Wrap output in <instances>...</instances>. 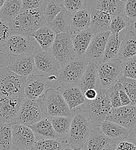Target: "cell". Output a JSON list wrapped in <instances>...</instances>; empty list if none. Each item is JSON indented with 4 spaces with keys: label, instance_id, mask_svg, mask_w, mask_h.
<instances>
[{
    "label": "cell",
    "instance_id": "6da1fadb",
    "mask_svg": "<svg viewBox=\"0 0 136 150\" xmlns=\"http://www.w3.org/2000/svg\"><path fill=\"white\" fill-rule=\"evenodd\" d=\"M71 111L72 120L67 144L75 149H82L92 130V124L87 114L81 108Z\"/></svg>",
    "mask_w": 136,
    "mask_h": 150
},
{
    "label": "cell",
    "instance_id": "7a4b0ae2",
    "mask_svg": "<svg viewBox=\"0 0 136 150\" xmlns=\"http://www.w3.org/2000/svg\"><path fill=\"white\" fill-rule=\"evenodd\" d=\"M41 9L23 10L9 24L11 34L32 37L41 27L47 25Z\"/></svg>",
    "mask_w": 136,
    "mask_h": 150
},
{
    "label": "cell",
    "instance_id": "3957f363",
    "mask_svg": "<svg viewBox=\"0 0 136 150\" xmlns=\"http://www.w3.org/2000/svg\"><path fill=\"white\" fill-rule=\"evenodd\" d=\"M87 113L91 122L92 129L98 127L100 124L107 120L112 107L105 91L100 88L97 98L93 100H86L79 106Z\"/></svg>",
    "mask_w": 136,
    "mask_h": 150
},
{
    "label": "cell",
    "instance_id": "277c9868",
    "mask_svg": "<svg viewBox=\"0 0 136 150\" xmlns=\"http://www.w3.org/2000/svg\"><path fill=\"white\" fill-rule=\"evenodd\" d=\"M48 117L42 98L31 99L25 97L20 108L15 124L30 127Z\"/></svg>",
    "mask_w": 136,
    "mask_h": 150
},
{
    "label": "cell",
    "instance_id": "5b68a950",
    "mask_svg": "<svg viewBox=\"0 0 136 150\" xmlns=\"http://www.w3.org/2000/svg\"><path fill=\"white\" fill-rule=\"evenodd\" d=\"M26 79L12 72L7 67L0 68V97H25L24 90Z\"/></svg>",
    "mask_w": 136,
    "mask_h": 150
},
{
    "label": "cell",
    "instance_id": "8992f818",
    "mask_svg": "<svg viewBox=\"0 0 136 150\" xmlns=\"http://www.w3.org/2000/svg\"><path fill=\"white\" fill-rule=\"evenodd\" d=\"M122 62L117 58L103 61L97 65L98 83L101 90L106 91L123 76Z\"/></svg>",
    "mask_w": 136,
    "mask_h": 150
},
{
    "label": "cell",
    "instance_id": "52a82bcc",
    "mask_svg": "<svg viewBox=\"0 0 136 150\" xmlns=\"http://www.w3.org/2000/svg\"><path fill=\"white\" fill-rule=\"evenodd\" d=\"M89 62L85 56L75 57L61 65L57 82L60 84H77L81 80Z\"/></svg>",
    "mask_w": 136,
    "mask_h": 150
},
{
    "label": "cell",
    "instance_id": "ba28073f",
    "mask_svg": "<svg viewBox=\"0 0 136 150\" xmlns=\"http://www.w3.org/2000/svg\"><path fill=\"white\" fill-rule=\"evenodd\" d=\"M45 108L49 116L71 117V111L64 98L58 91L48 88L42 97Z\"/></svg>",
    "mask_w": 136,
    "mask_h": 150
},
{
    "label": "cell",
    "instance_id": "9c48e42d",
    "mask_svg": "<svg viewBox=\"0 0 136 150\" xmlns=\"http://www.w3.org/2000/svg\"><path fill=\"white\" fill-rule=\"evenodd\" d=\"M33 55L35 62V71L33 74L58 77L61 65L50 50L40 49L34 51Z\"/></svg>",
    "mask_w": 136,
    "mask_h": 150
},
{
    "label": "cell",
    "instance_id": "30bf717a",
    "mask_svg": "<svg viewBox=\"0 0 136 150\" xmlns=\"http://www.w3.org/2000/svg\"><path fill=\"white\" fill-rule=\"evenodd\" d=\"M50 51L61 65L74 58L75 56L71 33L57 34Z\"/></svg>",
    "mask_w": 136,
    "mask_h": 150
},
{
    "label": "cell",
    "instance_id": "8fae6325",
    "mask_svg": "<svg viewBox=\"0 0 136 150\" xmlns=\"http://www.w3.org/2000/svg\"><path fill=\"white\" fill-rule=\"evenodd\" d=\"M37 141L30 127L20 124L12 125V150H31Z\"/></svg>",
    "mask_w": 136,
    "mask_h": 150
},
{
    "label": "cell",
    "instance_id": "7c38bea8",
    "mask_svg": "<svg viewBox=\"0 0 136 150\" xmlns=\"http://www.w3.org/2000/svg\"><path fill=\"white\" fill-rule=\"evenodd\" d=\"M7 67L15 74L27 78L35 71L34 55L30 53L8 54Z\"/></svg>",
    "mask_w": 136,
    "mask_h": 150
},
{
    "label": "cell",
    "instance_id": "4fadbf2b",
    "mask_svg": "<svg viewBox=\"0 0 136 150\" xmlns=\"http://www.w3.org/2000/svg\"><path fill=\"white\" fill-rule=\"evenodd\" d=\"M110 34L111 31H108L94 34L85 54L89 62L98 65L103 61L107 42Z\"/></svg>",
    "mask_w": 136,
    "mask_h": 150
},
{
    "label": "cell",
    "instance_id": "5bb4252c",
    "mask_svg": "<svg viewBox=\"0 0 136 150\" xmlns=\"http://www.w3.org/2000/svg\"><path fill=\"white\" fill-rule=\"evenodd\" d=\"M52 82L48 77L43 75L32 74L27 77L24 87V96L31 99L41 98L49 88Z\"/></svg>",
    "mask_w": 136,
    "mask_h": 150
},
{
    "label": "cell",
    "instance_id": "9a60e30c",
    "mask_svg": "<svg viewBox=\"0 0 136 150\" xmlns=\"http://www.w3.org/2000/svg\"><path fill=\"white\" fill-rule=\"evenodd\" d=\"M107 120L130 130L136 125V106L127 105L112 108Z\"/></svg>",
    "mask_w": 136,
    "mask_h": 150
},
{
    "label": "cell",
    "instance_id": "2e32d148",
    "mask_svg": "<svg viewBox=\"0 0 136 150\" xmlns=\"http://www.w3.org/2000/svg\"><path fill=\"white\" fill-rule=\"evenodd\" d=\"M8 54H33L34 47L28 36L12 34L2 46Z\"/></svg>",
    "mask_w": 136,
    "mask_h": 150
},
{
    "label": "cell",
    "instance_id": "e0dca14e",
    "mask_svg": "<svg viewBox=\"0 0 136 150\" xmlns=\"http://www.w3.org/2000/svg\"><path fill=\"white\" fill-rule=\"evenodd\" d=\"M25 97H0V122L14 124Z\"/></svg>",
    "mask_w": 136,
    "mask_h": 150
},
{
    "label": "cell",
    "instance_id": "ac0fdd59",
    "mask_svg": "<svg viewBox=\"0 0 136 150\" xmlns=\"http://www.w3.org/2000/svg\"><path fill=\"white\" fill-rule=\"evenodd\" d=\"M71 110L79 107L85 101L83 92L77 84L63 83L57 88Z\"/></svg>",
    "mask_w": 136,
    "mask_h": 150
},
{
    "label": "cell",
    "instance_id": "d6986e66",
    "mask_svg": "<svg viewBox=\"0 0 136 150\" xmlns=\"http://www.w3.org/2000/svg\"><path fill=\"white\" fill-rule=\"evenodd\" d=\"M71 34L75 56H85L94 33L89 27L82 31L71 32Z\"/></svg>",
    "mask_w": 136,
    "mask_h": 150
},
{
    "label": "cell",
    "instance_id": "ffe728a7",
    "mask_svg": "<svg viewBox=\"0 0 136 150\" xmlns=\"http://www.w3.org/2000/svg\"><path fill=\"white\" fill-rule=\"evenodd\" d=\"M98 128L107 138L113 142H120L127 139L130 134V130L107 120L102 122Z\"/></svg>",
    "mask_w": 136,
    "mask_h": 150
},
{
    "label": "cell",
    "instance_id": "44dd1931",
    "mask_svg": "<svg viewBox=\"0 0 136 150\" xmlns=\"http://www.w3.org/2000/svg\"><path fill=\"white\" fill-rule=\"evenodd\" d=\"M90 13L89 28L94 34L100 32L110 31V27L112 18L111 15L93 7L90 8Z\"/></svg>",
    "mask_w": 136,
    "mask_h": 150
},
{
    "label": "cell",
    "instance_id": "7402d4cb",
    "mask_svg": "<svg viewBox=\"0 0 136 150\" xmlns=\"http://www.w3.org/2000/svg\"><path fill=\"white\" fill-rule=\"evenodd\" d=\"M97 65L93 62L88 63L85 73L78 84L83 93L88 89L98 90L100 88L97 75Z\"/></svg>",
    "mask_w": 136,
    "mask_h": 150
},
{
    "label": "cell",
    "instance_id": "603a6c76",
    "mask_svg": "<svg viewBox=\"0 0 136 150\" xmlns=\"http://www.w3.org/2000/svg\"><path fill=\"white\" fill-rule=\"evenodd\" d=\"M37 140L43 139H58L51 120L48 117L44 118L37 123L30 126Z\"/></svg>",
    "mask_w": 136,
    "mask_h": 150
},
{
    "label": "cell",
    "instance_id": "cb8c5ba5",
    "mask_svg": "<svg viewBox=\"0 0 136 150\" xmlns=\"http://www.w3.org/2000/svg\"><path fill=\"white\" fill-rule=\"evenodd\" d=\"M136 55V34L130 30L123 39L117 58L122 61L131 58Z\"/></svg>",
    "mask_w": 136,
    "mask_h": 150
},
{
    "label": "cell",
    "instance_id": "d4e9b609",
    "mask_svg": "<svg viewBox=\"0 0 136 150\" xmlns=\"http://www.w3.org/2000/svg\"><path fill=\"white\" fill-rule=\"evenodd\" d=\"M90 9L83 8L71 13L70 33L79 31L90 27Z\"/></svg>",
    "mask_w": 136,
    "mask_h": 150
},
{
    "label": "cell",
    "instance_id": "484cf974",
    "mask_svg": "<svg viewBox=\"0 0 136 150\" xmlns=\"http://www.w3.org/2000/svg\"><path fill=\"white\" fill-rule=\"evenodd\" d=\"M22 11L21 0H5L0 9V19L9 24Z\"/></svg>",
    "mask_w": 136,
    "mask_h": 150
},
{
    "label": "cell",
    "instance_id": "4316f807",
    "mask_svg": "<svg viewBox=\"0 0 136 150\" xmlns=\"http://www.w3.org/2000/svg\"><path fill=\"white\" fill-rule=\"evenodd\" d=\"M111 141L100 131L98 127L92 130V132L86 141L83 150H101Z\"/></svg>",
    "mask_w": 136,
    "mask_h": 150
},
{
    "label": "cell",
    "instance_id": "83f0119b",
    "mask_svg": "<svg viewBox=\"0 0 136 150\" xmlns=\"http://www.w3.org/2000/svg\"><path fill=\"white\" fill-rule=\"evenodd\" d=\"M56 34L47 25L39 28L32 35L37 42L39 44L41 49L43 50H50Z\"/></svg>",
    "mask_w": 136,
    "mask_h": 150
},
{
    "label": "cell",
    "instance_id": "f1b7e54d",
    "mask_svg": "<svg viewBox=\"0 0 136 150\" xmlns=\"http://www.w3.org/2000/svg\"><path fill=\"white\" fill-rule=\"evenodd\" d=\"M49 118L58 140L67 142L72 118L65 116H49Z\"/></svg>",
    "mask_w": 136,
    "mask_h": 150
},
{
    "label": "cell",
    "instance_id": "f546056e",
    "mask_svg": "<svg viewBox=\"0 0 136 150\" xmlns=\"http://www.w3.org/2000/svg\"><path fill=\"white\" fill-rule=\"evenodd\" d=\"M125 2L120 0H95L92 7L111 16L123 13Z\"/></svg>",
    "mask_w": 136,
    "mask_h": 150
},
{
    "label": "cell",
    "instance_id": "4dcf8cb0",
    "mask_svg": "<svg viewBox=\"0 0 136 150\" xmlns=\"http://www.w3.org/2000/svg\"><path fill=\"white\" fill-rule=\"evenodd\" d=\"M64 8L63 0H43L39 8L47 24L51 22Z\"/></svg>",
    "mask_w": 136,
    "mask_h": 150
},
{
    "label": "cell",
    "instance_id": "1f68e13d",
    "mask_svg": "<svg viewBox=\"0 0 136 150\" xmlns=\"http://www.w3.org/2000/svg\"><path fill=\"white\" fill-rule=\"evenodd\" d=\"M71 13L65 8L61 11L48 25L57 34L70 32Z\"/></svg>",
    "mask_w": 136,
    "mask_h": 150
},
{
    "label": "cell",
    "instance_id": "d6a6232c",
    "mask_svg": "<svg viewBox=\"0 0 136 150\" xmlns=\"http://www.w3.org/2000/svg\"><path fill=\"white\" fill-rule=\"evenodd\" d=\"M130 20L123 13L112 16L110 30L116 34L126 35L130 30Z\"/></svg>",
    "mask_w": 136,
    "mask_h": 150
},
{
    "label": "cell",
    "instance_id": "836d02e7",
    "mask_svg": "<svg viewBox=\"0 0 136 150\" xmlns=\"http://www.w3.org/2000/svg\"><path fill=\"white\" fill-rule=\"evenodd\" d=\"M125 37V35L111 33L107 42L103 61L117 58L120 43Z\"/></svg>",
    "mask_w": 136,
    "mask_h": 150
},
{
    "label": "cell",
    "instance_id": "e575fe53",
    "mask_svg": "<svg viewBox=\"0 0 136 150\" xmlns=\"http://www.w3.org/2000/svg\"><path fill=\"white\" fill-rule=\"evenodd\" d=\"M12 125L0 122V150H12Z\"/></svg>",
    "mask_w": 136,
    "mask_h": 150
},
{
    "label": "cell",
    "instance_id": "d590c367",
    "mask_svg": "<svg viewBox=\"0 0 136 150\" xmlns=\"http://www.w3.org/2000/svg\"><path fill=\"white\" fill-rule=\"evenodd\" d=\"M67 142L58 139H43L37 140L31 150H62Z\"/></svg>",
    "mask_w": 136,
    "mask_h": 150
},
{
    "label": "cell",
    "instance_id": "8d00e7d4",
    "mask_svg": "<svg viewBox=\"0 0 136 150\" xmlns=\"http://www.w3.org/2000/svg\"><path fill=\"white\" fill-rule=\"evenodd\" d=\"M119 81L122 84L129 97L132 105L136 106V80L122 76Z\"/></svg>",
    "mask_w": 136,
    "mask_h": 150
},
{
    "label": "cell",
    "instance_id": "74e56055",
    "mask_svg": "<svg viewBox=\"0 0 136 150\" xmlns=\"http://www.w3.org/2000/svg\"><path fill=\"white\" fill-rule=\"evenodd\" d=\"M123 76L136 80V55L122 62Z\"/></svg>",
    "mask_w": 136,
    "mask_h": 150
},
{
    "label": "cell",
    "instance_id": "f35d334b",
    "mask_svg": "<svg viewBox=\"0 0 136 150\" xmlns=\"http://www.w3.org/2000/svg\"><path fill=\"white\" fill-rule=\"evenodd\" d=\"M105 93L107 94L112 108H119L122 106L119 97L117 82L113 86L108 88L105 91Z\"/></svg>",
    "mask_w": 136,
    "mask_h": 150
},
{
    "label": "cell",
    "instance_id": "ab89813d",
    "mask_svg": "<svg viewBox=\"0 0 136 150\" xmlns=\"http://www.w3.org/2000/svg\"><path fill=\"white\" fill-rule=\"evenodd\" d=\"M88 0H63L65 9L71 13L85 8Z\"/></svg>",
    "mask_w": 136,
    "mask_h": 150
},
{
    "label": "cell",
    "instance_id": "60d3db41",
    "mask_svg": "<svg viewBox=\"0 0 136 150\" xmlns=\"http://www.w3.org/2000/svg\"><path fill=\"white\" fill-rule=\"evenodd\" d=\"M123 14L130 19L131 22L136 20V0H126L125 4Z\"/></svg>",
    "mask_w": 136,
    "mask_h": 150
},
{
    "label": "cell",
    "instance_id": "b9f144b4",
    "mask_svg": "<svg viewBox=\"0 0 136 150\" xmlns=\"http://www.w3.org/2000/svg\"><path fill=\"white\" fill-rule=\"evenodd\" d=\"M12 35L8 24L0 19V47H2L6 40Z\"/></svg>",
    "mask_w": 136,
    "mask_h": 150
},
{
    "label": "cell",
    "instance_id": "7bdbcfd3",
    "mask_svg": "<svg viewBox=\"0 0 136 150\" xmlns=\"http://www.w3.org/2000/svg\"><path fill=\"white\" fill-rule=\"evenodd\" d=\"M116 150H136V141L128 137L117 143Z\"/></svg>",
    "mask_w": 136,
    "mask_h": 150
},
{
    "label": "cell",
    "instance_id": "ee69618b",
    "mask_svg": "<svg viewBox=\"0 0 136 150\" xmlns=\"http://www.w3.org/2000/svg\"><path fill=\"white\" fill-rule=\"evenodd\" d=\"M118 87H119V97L121 102L122 106H127V105H132V102L128 96L127 94L126 93L123 86L122 84L118 81Z\"/></svg>",
    "mask_w": 136,
    "mask_h": 150
},
{
    "label": "cell",
    "instance_id": "f6af8a7d",
    "mask_svg": "<svg viewBox=\"0 0 136 150\" xmlns=\"http://www.w3.org/2000/svg\"><path fill=\"white\" fill-rule=\"evenodd\" d=\"M23 10L37 9L41 6L43 0H21Z\"/></svg>",
    "mask_w": 136,
    "mask_h": 150
},
{
    "label": "cell",
    "instance_id": "bcb514c9",
    "mask_svg": "<svg viewBox=\"0 0 136 150\" xmlns=\"http://www.w3.org/2000/svg\"><path fill=\"white\" fill-rule=\"evenodd\" d=\"M98 91L97 90L90 88L86 90L84 93L83 95L86 100H93L97 98L98 95Z\"/></svg>",
    "mask_w": 136,
    "mask_h": 150
},
{
    "label": "cell",
    "instance_id": "7dc6e473",
    "mask_svg": "<svg viewBox=\"0 0 136 150\" xmlns=\"http://www.w3.org/2000/svg\"><path fill=\"white\" fill-rule=\"evenodd\" d=\"M117 143V142H111L101 150H116Z\"/></svg>",
    "mask_w": 136,
    "mask_h": 150
},
{
    "label": "cell",
    "instance_id": "c3c4849f",
    "mask_svg": "<svg viewBox=\"0 0 136 150\" xmlns=\"http://www.w3.org/2000/svg\"><path fill=\"white\" fill-rule=\"evenodd\" d=\"M129 137L133 139L136 141V125L130 130V134Z\"/></svg>",
    "mask_w": 136,
    "mask_h": 150
},
{
    "label": "cell",
    "instance_id": "681fc988",
    "mask_svg": "<svg viewBox=\"0 0 136 150\" xmlns=\"http://www.w3.org/2000/svg\"><path fill=\"white\" fill-rule=\"evenodd\" d=\"M83 150V149H78V150H77V149H74V148H73V147H71L70 146H69L68 144H67V145L63 149V150Z\"/></svg>",
    "mask_w": 136,
    "mask_h": 150
},
{
    "label": "cell",
    "instance_id": "f907efd6",
    "mask_svg": "<svg viewBox=\"0 0 136 150\" xmlns=\"http://www.w3.org/2000/svg\"><path fill=\"white\" fill-rule=\"evenodd\" d=\"M5 1V0H0V9L2 8V6L3 4H4Z\"/></svg>",
    "mask_w": 136,
    "mask_h": 150
},
{
    "label": "cell",
    "instance_id": "816d5d0a",
    "mask_svg": "<svg viewBox=\"0 0 136 150\" xmlns=\"http://www.w3.org/2000/svg\"><path fill=\"white\" fill-rule=\"evenodd\" d=\"M1 47H0V48ZM0 53H1V50H0ZM1 54H0V67H1Z\"/></svg>",
    "mask_w": 136,
    "mask_h": 150
},
{
    "label": "cell",
    "instance_id": "f5cc1de1",
    "mask_svg": "<svg viewBox=\"0 0 136 150\" xmlns=\"http://www.w3.org/2000/svg\"><path fill=\"white\" fill-rule=\"evenodd\" d=\"M134 26H135V30H136V21H135V23H134Z\"/></svg>",
    "mask_w": 136,
    "mask_h": 150
},
{
    "label": "cell",
    "instance_id": "db71d44e",
    "mask_svg": "<svg viewBox=\"0 0 136 150\" xmlns=\"http://www.w3.org/2000/svg\"><path fill=\"white\" fill-rule=\"evenodd\" d=\"M120 1H124V2H126V0H120Z\"/></svg>",
    "mask_w": 136,
    "mask_h": 150
}]
</instances>
